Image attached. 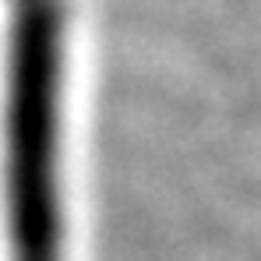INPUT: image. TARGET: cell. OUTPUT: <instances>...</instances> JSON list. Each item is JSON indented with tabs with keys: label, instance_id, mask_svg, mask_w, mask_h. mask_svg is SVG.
I'll return each mask as SVG.
<instances>
[{
	"label": "cell",
	"instance_id": "6da1fadb",
	"mask_svg": "<svg viewBox=\"0 0 261 261\" xmlns=\"http://www.w3.org/2000/svg\"><path fill=\"white\" fill-rule=\"evenodd\" d=\"M49 64L46 49L32 46L14 99V222H18V254L21 261H53V201H49Z\"/></svg>",
	"mask_w": 261,
	"mask_h": 261
}]
</instances>
